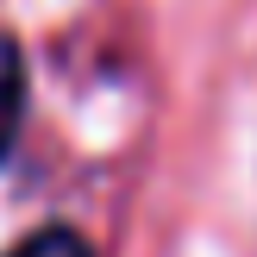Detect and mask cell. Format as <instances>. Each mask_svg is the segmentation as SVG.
Masks as SVG:
<instances>
[{"mask_svg":"<svg viewBox=\"0 0 257 257\" xmlns=\"http://www.w3.org/2000/svg\"><path fill=\"white\" fill-rule=\"evenodd\" d=\"M19 107H25V69H19V44L0 32V157L13 151L19 132Z\"/></svg>","mask_w":257,"mask_h":257,"instance_id":"obj_1","label":"cell"},{"mask_svg":"<svg viewBox=\"0 0 257 257\" xmlns=\"http://www.w3.org/2000/svg\"><path fill=\"white\" fill-rule=\"evenodd\" d=\"M7 257H94L88 251L82 232H69V226H50V232H32L25 245H13Z\"/></svg>","mask_w":257,"mask_h":257,"instance_id":"obj_2","label":"cell"}]
</instances>
